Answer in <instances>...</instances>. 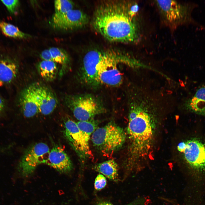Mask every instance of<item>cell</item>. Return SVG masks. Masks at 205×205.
<instances>
[{
    "label": "cell",
    "mask_w": 205,
    "mask_h": 205,
    "mask_svg": "<svg viewBox=\"0 0 205 205\" xmlns=\"http://www.w3.org/2000/svg\"><path fill=\"white\" fill-rule=\"evenodd\" d=\"M53 62L61 65L63 68L70 62V58L67 52L63 49L52 47L49 49Z\"/></svg>",
    "instance_id": "obj_20"
},
{
    "label": "cell",
    "mask_w": 205,
    "mask_h": 205,
    "mask_svg": "<svg viewBox=\"0 0 205 205\" xmlns=\"http://www.w3.org/2000/svg\"><path fill=\"white\" fill-rule=\"evenodd\" d=\"M55 13L52 17L56 18L63 15L73 9V3L68 0H57L54 1Z\"/></svg>",
    "instance_id": "obj_22"
},
{
    "label": "cell",
    "mask_w": 205,
    "mask_h": 205,
    "mask_svg": "<svg viewBox=\"0 0 205 205\" xmlns=\"http://www.w3.org/2000/svg\"><path fill=\"white\" fill-rule=\"evenodd\" d=\"M196 99L205 101V85L199 87L193 97Z\"/></svg>",
    "instance_id": "obj_26"
},
{
    "label": "cell",
    "mask_w": 205,
    "mask_h": 205,
    "mask_svg": "<svg viewBox=\"0 0 205 205\" xmlns=\"http://www.w3.org/2000/svg\"><path fill=\"white\" fill-rule=\"evenodd\" d=\"M184 107L187 110L205 116V101L192 97L184 102Z\"/></svg>",
    "instance_id": "obj_19"
},
{
    "label": "cell",
    "mask_w": 205,
    "mask_h": 205,
    "mask_svg": "<svg viewBox=\"0 0 205 205\" xmlns=\"http://www.w3.org/2000/svg\"><path fill=\"white\" fill-rule=\"evenodd\" d=\"M99 52L98 74L100 85L113 87L119 86L122 83V77L118 66L120 64L130 66L133 57L127 53L114 49L99 50Z\"/></svg>",
    "instance_id": "obj_3"
},
{
    "label": "cell",
    "mask_w": 205,
    "mask_h": 205,
    "mask_svg": "<svg viewBox=\"0 0 205 205\" xmlns=\"http://www.w3.org/2000/svg\"><path fill=\"white\" fill-rule=\"evenodd\" d=\"M18 65L13 60L7 58L0 59V86L9 84L16 78Z\"/></svg>",
    "instance_id": "obj_15"
},
{
    "label": "cell",
    "mask_w": 205,
    "mask_h": 205,
    "mask_svg": "<svg viewBox=\"0 0 205 205\" xmlns=\"http://www.w3.org/2000/svg\"><path fill=\"white\" fill-rule=\"evenodd\" d=\"M44 164L61 173H68L73 169L70 157L63 149L58 145L54 146L50 150Z\"/></svg>",
    "instance_id": "obj_12"
},
{
    "label": "cell",
    "mask_w": 205,
    "mask_h": 205,
    "mask_svg": "<svg viewBox=\"0 0 205 205\" xmlns=\"http://www.w3.org/2000/svg\"><path fill=\"white\" fill-rule=\"evenodd\" d=\"M50 150L48 145L43 142L37 143L28 148L19 163L20 174L25 177L31 175L38 166L44 164Z\"/></svg>",
    "instance_id": "obj_7"
},
{
    "label": "cell",
    "mask_w": 205,
    "mask_h": 205,
    "mask_svg": "<svg viewBox=\"0 0 205 205\" xmlns=\"http://www.w3.org/2000/svg\"><path fill=\"white\" fill-rule=\"evenodd\" d=\"M40 57L43 60L46 61H52V56L49 49H46L40 53Z\"/></svg>",
    "instance_id": "obj_27"
},
{
    "label": "cell",
    "mask_w": 205,
    "mask_h": 205,
    "mask_svg": "<svg viewBox=\"0 0 205 205\" xmlns=\"http://www.w3.org/2000/svg\"><path fill=\"white\" fill-rule=\"evenodd\" d=\"M36 93L39 113L48 115L56 107L58 101L52 91L47 87L36 84Z\"/></svg>",
    "instance_id": "obj_13"
},
{
    "label": "cell",
    "mask_w": 205,
    "mask_h": 205,
    "mask_svg": "<svg viewBox=\"0 0 205 205\" xmlns=\"http://www.w3.org/2000/svg\"><path fill=\"white\" fill-rule=\"evenodd\" d=\"M130 98L127 131L134 144L150 138L152 114L164 105L160 103L162 101L141 87L136 88Z\"/></svg>",
    "instance_id": "obj_2"
},
{
    "label": "cell",
    "mask_w": 205,
    "mask_h": 205,
    "mask_svg": "<svg viewBox=\"0 0 205 205\" xmlns=\"http://www.w3.org/2000/svg\"><path fill=\"white\" fill-rule=\"evenodd\" d=\"M36 84L29 85L20 92L19 103L24 116L27 118L32 117L38 113L36 93Z\"/></svg>",
    "instance_id": "obj_14"
},
{
    "label": "cell",
    "mask_w": 205,
    "mask_h": 205,
    "mask_svg": "<svg viewBox=\"0 0 205 205\" xmlns=\"http://www.w3.org/2000/svg\"><path fill=\"white\" fill-rule=\"evenodd\" d=\"M76 123L86 140L89 142L91 135L98 128L97 122L92 119L87 121H79Z\"/></svg>",
    "instance_id": "obj_21"
},
{
    "label": "cell",
    "mask_w": 205,
    "mask_h": 205,
    "mask_svg": "<svg viewBox=\"0 0 205 205\" xmlns=\"http://www.w3.org/2000/svg\"><path fill=\"white\" fill-rule=\"evenodd\" d=\"M65 102L79 121H87L105 112L102 102L98 97L90 94L69 95Z\"/></svg>",
    "instance_id": "obj_5"
},
{
    "label": "cell",
    "mask_w": 205,
    "mask_h": 205,
    "mask_svg": "<svg viewBox=\"0 0 205 205\" xmlns=\"http://www.w3.org/2000/svg\"><path fill=\"white\" fill-rule=\"evenodd\" d=\"M178 150L182 153L187 163L196 171H205V144L196 139L180 143Z\"/></svg>",
    "instance_id": "obj_8"
},
{
    "label": "cell",
    "mask_w": 205,
    "mask_h": 205,
    "mask_svg": "<svg viewBox=\"0 0 205 205\" xmlns=\"http://www.w3.org/2000/svg\"><path fill=\"white\" fill-rule=\"evenodd\" d=\"M0 29L5 35L9 37L26 39L32 36L22 32L15 26L3 21H0Z\"/></svg>",
    "instance_id": "obj_18"
},
{
    "label": "cell",
    "mask_w": 205,
    "mask_h": 205,
    "mask_svg": "<svg viewBox=\"0 0 205 205\" xmlns=\"http://www.w3.org/2000/svg\"><path fill=\"white\" fill-rule=\"evenodd\" d=\"M5 104L3 98L0 96V117L5 110Z\"/></svg>",
    "instance_id": "obj_28"
},
{
    "label": "cell",
    "mask_w": 205,
    "mask_h": 205,
    "mask_svg": "<svg viewBox=\"0 0 205 205\" xmlns=\"http://www.w3.org/2000/svg\"><path fill=\"white\" fill-rule=\"evenodd\" d=\"M1 1L6 7L7 10L10 13L14 14L17 12L19 5V1L1 0Z\"/></svg>",
    "instance_id": "obj_23"
},
{
    "label": "cell",
    "mask_w": 205,
    "mask_h": 205,
    "mask_svg": "<svg viewBox=\"0 0 205 205\" xmlns=\"http://www.w3.org/2000/svg\"><path fill=\"white\" fill-rule=\"evenodd\" d=\"M94 169L110 180L117 182L118 181V166L113 159L109 160L96 165Z\"/></svg>",
    "instance_id": "obj_16"
},
{
    "label": "cell",
    "mask_w": 205,
    "mask_h": 205,
    "mask_svg": "<svg viewBox=\"0 0 205 205\" xmlns=\"http://www.w3.org/2000/svg\"><path fill=\"white\" fill-rule=\"evenodd\" d=\"M126 135L123 129L111 121L98 128L91 136L93 146L105 155L112 154L124 144Z\"/></svg>",
    "instance_id": "obj_4"
},
{
    "label": "cell",
    "mask_w": 205,
    "mask_h": 205,
    "mask_svg": "<svg viewBox=\"0 0 205 205\" xmlns=\"http://www.w3.org/2000/svg\"><path fill=\"white\" fill-rule=\"evenodd\" d=\"M139 12L136 1H103L96 8L92 25L97 32L109 41L136 44L142 36Z\"/></svg>",
    "instance_id": "obj_1"
},
{
    "label": "cell",
    "mask_w": 205,
    "mask_h": 205,
    "mask_svg": "<svg viewBox=\"0 0 205 205\" xmlns=\"http://www.w3.org/2000/svg\"><path fill=\"white\" fill-rule=\"evenodd\" d=\"M37 67L40 75L46 81H51L56 78L58 68L55 62L43 60L39 63Z\"/></svg>",
    "instance_id": "obj_17"
},
{
    "label": "cell",
    "mask_w": 205,
    "mask_h": 205,
    "mask_svg": "<svg viewBox=\"0 0 205 205\" xmlns=\"http://www.w3.org/2000/svg\"><path fill=\"white\" fill-rule=\"evenodd\" d=\"M106 184V180L105 177L103 175H98L95 178L94 186L95 189L97 190H100L104 188Z\"/></svg>",
    "instance_id": "obj_24"
},
{
    "label": "cell",
    "mask_w": 205,
    "mask_h": 205,
    "mask_svg": "<svg viewBox=\"0 0 205 205\" xmlns=\"http://www.w3.org/2000/svg\"><path fill=\"white\" fill-rule=\"evenodd\" d=\"M64 134L69 144L80 157L85 158L90 155L89 142L79 128L76 122L70 118L64 122Z\"/></svg>",
    "instance_id": "obj_9"
},
{
    "label": "cell",
    "mask_w": 205,
    "mask_h": 205,
    "mask_svg": "<svg viewBox=\"0 0 205 205\" xmlns=\"http://www.w3.org/2000/svg\"><path fill=\"white\" fill-rule=\"evenodd\" d=\"M89 22L86 14L80 10L73 9L63 15L52 17L49 23L54 29L67 31L81 28Z\"/></svg>",
    "instance_id": "obj_10"
},
{
    "label": "cell",
    "mask_w": 205,
    "mask_h": 205,
    "mask_svg": "<svg viewBox=\"0 0 205 205\" xmlns=\"http://www.w3.org/2000/svg\"><path fill=\"white\" fill-rule=\"evenodd\" d=\"M154 3L162 22L171 30L184 23L188 15L186 5L175 0H156Z\"/></svg>",
    "instance_id": "obj_6"
},
{
    "label": "cell",
    "mask_w": 205,
    "mask_h": 205,
    "mask_svg": "<svg viewBox=\"0 0 205 205\" xmlns=\"http://www.w3.org/2000/svg\"><path fill=\"white\" fill-rule=\"evenodd\" d=\"M147 200L144 198L137 199L132 202L126 205H146ZM97 205H115L107 202H104L100 203Z\"/></svg>",
    "instance_id": "obj_25"
},
{
    "label": "cell",
    "mask_w": 205,
    "mask_h": 205,
    "mask_svg": "<svg viewBox=\"0 0 205 205\" xmlns=\"http://www.w3.org/2000/svg\"><path fill=\"white\" fill-rule=\"evenodd\" d=\"M99 62L98 49L88 51L83 58L81 79L85 84L91 87L96 88L100 85L98 74Z\"/></svg>",
    "instance_id": "obj_11"
}]
</instances>
